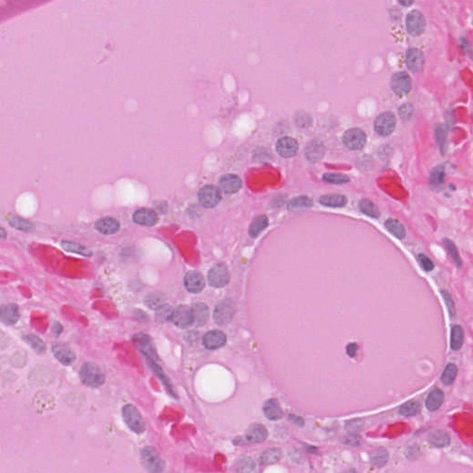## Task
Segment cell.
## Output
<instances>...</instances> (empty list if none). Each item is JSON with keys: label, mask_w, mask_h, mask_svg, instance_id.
<instances>
[{"label": "cell", "mask_w": 473, "mask_h": 473, "mask_svg": "<svg viewBox=\"0 0 473 473\" xmlns=\"http://www.w3.org/2000/svg\"><path fill=\"white\" fill-rule=\"evenodd\" d=\"M80 378L83 384L93 388L103 385L105 381V376L102 369L97 364L93 363L83 364L80 370Z\"/></svg>", "instance_id": "6da1fadb"}, {"label": "cell", "mask_w": 473, "mask_h": 473, "mask_svg": "<svg viewBox=\"0 0 473 473\" xmlns=\"http://www.w3.org/2000/svg\"><path fill=\"white\" fill-rule=\"evenodd\" d=\"M142 462L148 473H162L165 470V463L160 457L157 449L153 446H146L142 451Z\"/></svg>", "instance_id": "7a4b0ae2"}, {"label": "cell", "mask_w": 473, "mask_h": 473, "mask_svg": "<svg viewBox=\"0 0 473 473\" xmlns=\"http://www.w3.org/2000/svg\"><path fill=\"white\" fill-rule=\"evenodd\" d=\"M122 417L126 425L135 433H143L146 429L144 419L132 405H126L122 409Z\"/></svg>", "instance_id": "3957f363"}, {"label": "cell", "mask_w": 473, "mask_h": 473, "mask_svg": "<svg viewBox=\"0 0 473 473\" xmlns=\"http://www.w3.org/2000/svg\"><path fill=\"white\" fill-rule=\"evenodd\" d=\"M397 118L391 112H384L380 114L374 121V130L378 135L386 137L391 135L396 129Z\"/></svg>", "instance_id": "277c9868"}, {"label": "cell", "mask_w": 473, "mask_h": 473, "mask_svg": "<svg viewBox=\"0 0 473 473\" xmlns=\"http://www.w3.org/2000/svg\"><path fill=\"white\" fill-rule=\"evenodd\" d=\"M222 199L219 188L216 186L206 185L198 192L200 204L206 208H213L217 206Z\"/></svg>", "instance_id": "5b68a950"}, {"label": "cell", "mask_w": 473, "mask_h": 473, "mask_svg": "<svg viewBox=\"0 0 473 473\" xmlns=\"http://www.w3.org/2000/svg\"><path fill=\"white\" fill-rule=\"evenodd\" d=\"M235 308L230 299H225L220 302L213 312V320L219 325H225L233 318Z\"/></svg>", "instance_id": "8992f818"}, {"label": "cell", "mask_w": 473, "mask_h": 473, "mask_svg": "<svg viewBox=\"0 0 473 473\" xmlns=\"http://www.w3.org/2000/svg\"><path fill=\"white\" fill-rule=\"evenodd\" d=\"M426 21L423 14L418 10H412L406 18V28L410 35L418 36L425 30Z\"/></svg>", "instance_id": "52a82bcc"}, {"label": "cell", "mask_w": 473, "mask_h": 473, "mask_svg": "<svg viewBox=\"0 0 473 473\" xmlns=\"http://www.w3.org/2000/svg\"><path fill=\"white\" fill-rule=\"evenodd\" d=\"M367 138L364 131L357 128L347 130L343 136L345 146L350 150H360L366 144Z\"/></svg>", "instance_id": "ba28073f"}, {"label": "cell", "mask_w": 473, "mask_h": 473, "mask_svg": "<svg viewBox=\"0 0 473 473\" xmlns=\"http://www.w3.org/2000/svg\"><path fill=\"white\" fill-rule=\"evenodd\" d=\"M208 281L213 288H220L226 286L229 282V274L226 265L218 263L209 271Z\"/></svg>", "instance_id": "9c48e42d"}, {"label": "cell", "mask_w": 473, "mask_h": 473, "mask_svg": "<svg viewBox=\"0 0 473 473\" xmlns=\"http://www.w3.org/2000/svg\"><path fill=\"white\" fill-rule=\"evenodd\" d=\"M170 320L178 327L186 328L193 323V315L192 308L186 305H180L171 313Z\"/></svg>", "instance_id": "30bf717a"}, {"label": "cell", "mask_w": 473, "mask_h": 473, "mask_svg": "<svg viewBox=\"0 0 473 473\" xmlns=\"http://www.w3.org/2000/svg\"><path fill=\"white\" fill-rule=\"evenodd\" d=\"M390 85L397 96H405L412 89V79L406 72H398L392 76Z\"/></svg>", "instance_id": "8fae6325"}, {"label": "cell", "mask_w": 473, "mask_h": 473, "mask_svg": "<svg viewBox=\"0 0 473 473\" xmlns=\"http://www.w3.org/2000/svg\"><path fill=\"white\" fill-rule=\"evenodd\" d=\"M275 150L282 158H293L299 151V144L293 138L283 137L277 141Z\"/></svg>", "instance_id": "7c38bea8"}, {"label": "cell", "mask_w": 473, "mask_h": 473, "mask_svg": "<svg viewBox=\"0 0 473 473\" xmlns=\"http://www.w3.org/2000/svg\"><path fill=\"white\" fill-rule=\"evenodd\" d=\"M52 352L55 359L63 365L69 366L75 362L76 355L74 351L66 344H54L52 346Z\"/></svg>", "instance_id": "4fadbf2b"}, {"label": "cell", "mask_w": 473, "mask_h": 473, "mask_svg": "<svg viewBox=\"0 0 473 473\" xmlns=\"http://www.w3.org/2000/svg\"><path fill=\"white\" fill-rule=\"evenodd\" d=\"M406 63L409 69L413 73L421 71L424 65V55L418 48H411L406 55Z\"/></svg>", "instance_id": "5bb4252c"}, {"label": "cell", "mask_w": 473, "mask_h": 473, "mask_svg": "<svg viewBox=\"0 0 473 473\" xmlns=\"http://www.w3.org/2000/svg\"><path fill=\"white\" fill-rule=\"evenodd\" d=\"M21 317L20 308L15 303H8L0 307V321L6 325H13Z\"/></svg>", "instance_id": "9a60e30c"}, {"label": "cell", "mask_w": 473, "mask_h": 473, "mask_svg": "<svg viewBox=\"0 0 473 473\" xmlns=\"http://www.w3.org/2000/svg\"><path fill=\"white\" fill-rule=\"evenodd\" d=\"M219 187L226 194H233L241 189L242 180L238 175L226 174L220 178Z\"/></svg>", "instance_id": "2e32d148"}, {"label": "cell", "mask_w": 473, "mask_h": 473, "mask_svg": "<svg viewBox=\"0 0 473 473\" xmlns=\"http://www.w3.org/2000/svg\"><path fill=\"white\" fill-rule=\"evenodd\" d=\"M203 343L207 350H217L225 346L226 343V336L219 330L210 331L204 336Z\"/></svg>", "instance_id": "e0dca14e"}, {"label": "cell", "mask_w": 473, "mask_h": 473, "mask_svg": "<svg viewBox=\"0 0 473 473\" xmlns=\"http://www.w3.org/2000/svg\"><path fill=\"white\" fill-rule=\"evenodd\" d=\"M184 285L189 292L194 294L200 293L205 288L204 276L196 271H191L186 274Z\"/></svg>", "instance_id": "ac0fdd59"}, {"label": "cell", "mask_w": 473, "mask_h": 473, "mask_svg": "<svg viewBox=\"0 0 473 473\" xmlns=\"http://www.w3.org/2000/svg\"><path fill=\"white\" fill-rule=\"evenodd\" d=\"M133 220L138 225L153 226L158 222V213L151 209L141 208L133 214Z\"/></svg>", "instance_id": "d6986e66"}, {"label": "cell", "mask_w": 473, "mask_h": 473, "mask_svg": "<svg viewBox=\"0 0 473 473\" xmlns=\"http://www.w3.org/2000/svg\"><path fill=\"white\" fill-rule=\"evenodd\" d=\"M267 430L262 424H253L248 428L245 434V440L250 444H258L267 438Z\"/></svg>", "instance_id": "ffe728a7"}, {"label": "cell", "mask_w": 473, "mask_h": 473, "mask_svg": "<svg viewBox=\"0 0 473 473\" xmlns=\"http://www.w3.org/2000/svg\"><path fill=\"white\" fill-rule=\"evenodd\" d=\"M120 228L119 222L113 217H104L96 223V229L105 235L117 233Z\"/></svg>", "instance_id": "44dd1931"}, {"label": "cell", "mask_w": 473, "mask_h": 473, "mask_svg": "<svg viewBox=\"0 0 473 473\" xmlns=\"http://www.w3.org/2000/svg\"><path fill=\"white\" fill-rule=\"evenodd\" d=\"M263 411L265 417L270 420H278L283 417L281 407L275 398H270L266 400L263 407Z\"/></svg>", "instance_id": "7402d4cb"}, {"label": "cell", "mask_w": 473, "mask_h": 473, "mask_svg": "<svg viewBox=\"0 0 473 473\" xmlns=\"http://www.w3.org/2000/svg\"><path fill=\"white\" fill-rule=\"evenodd\" d=\"M134 344L136 345L139 350H141L146 358H152L155 359L156 352L154 350V346L152 343L150 337L144 334H138L133 337Z\"/></svg>", "instance_id": "603a6c76"}, {"label": "cell", "mask_w": 473, "mask_h": 473, "mask_svg": "<svg viewBox=\"0 0 473 473\" xmlns=\"http://www.w3.org/2000/svg\"><path fill=\"white\" fill-rule=\"evenodd\" d=\"M324 152H325V149H324L323 144L320 141L313 140L307 145L305 155H306V158L309 161L315 163V162H317V161L321 160L323 158Z\"/></svg>", "instance_id": "cb8c5ba5"}, {"label": "cell", "mask_w": 473, "mask_h": 473, "mask_svg": "<svg viewBox=\"0 0 473 473\" xmlns=\"http://www.w3.org/2000/svg\"><path fill=\"white\" fill-rule=\"evenodd\" d=\"M193 321L199 326L206 324L209 318V310L204 303H196L192 306Z\"/></svg>", "instance_id": "d4e9b609"}, {"label": "cell", "mask_w": 473, "mask_h": 473, "mask_svg": "<svg viewBox=\"0 0 473 473\" xmlns=\"http://www.w3.org/2000/svg\"><path fill=\"white\" fill-rule=\"evenodd\" d=\"M444 393L443 391L439 388H435L429 394L428 398L426 399V408L430 412H435L437 411L441 405L444 402Z\"/></svg>", "instance_id": "484cf974"}, {"label": "cell", "mask_w": 473, "mask_h": 473, "mask_svg": "<svg viewBox=\"0 0 473 473\" xmlns=\"http://www.w3.org/2000/svg\"><path fill=\"white\" fill-rule=\"evenodd\" d=\"M8 224L14 228L26 233H32L35 231V224H33L29 220L21 218L20 216H10L8 218Z\"/></svg>", "instance_id": "4316f807"}, {"label": "cell", "mask_w": 473, "mask_h": 473, "mask_svg": "<svg viewBox=\"0 0 473 473\" xmlns=\"http://www.w3.org/2000/svg\"><path fill=\"white\" fill-rule=\"evenodd\" d=\"M319 202L322 206L336 208V207H343L346 206L348 200L343 195L327 194V195L322 196L319 199Z\"/></svg>", "instance_id": "83f0119b"}, {"label": "cell", "mask_w": 473, "mask_h": 473, "mask_svg": "<svg viewBox=\"0 0 473 473\" xmlns=\"http://www.w3.org/2000/svg\"><path fill=\"white\" fill-rule=\"evenodd\" d=\"M281 458L282 452L279 448H271L261 454V464L263 466L274 464L281 460Z\"/></svg>", "instance_id": "f1b7e54d"}, {"label": "cell", "mask_w": 473, "mask_h": 473, "mask_svg": "<svg viewBox=\"0 0 473 473\" xmlns=\"http://www.w3.org/2000/svg\"><path fill=\"white\" fill-rule=\"evenodd\" d=\"M428 442L430 443L431 446L441 448V447H446V446H449L450 438L446 432H442V431H435V432H432L429 435Z\"/></svg>", "instance_id": "f546056e"}, {"label": "cell", "mask_w": 473, "mask_h": 473, "mask_svg": "<svg viewBox=\"0 0 473 473\" xmlns=\"http://www.w3.org/2000/svg\"><path fill=\"white\" fill-rule=\"evenodd\" d=\"M61 247L65 251H67L69 253H72V254H80V255L86 256V257H89L92 255V252L90 251L89 249L81 245L80 243L73 242V241L64 240L61 242Z\"/></svg>", "instance_id": "4dcf8cb0"}, {"label": "cell", "mask_w": 473, "mask_h": 473, "mask_svg": "<svg viewBox=\"0 0 473 473\" xmlns=\"http://www.w3.org/2000/svg\"><path fill=\"white\" fill-rule=\"evenodd\" d=\"M384 226L387 228V230L393 234L395 237H397L399 240L404 239L406 236V229L404 226L396 219H387L384 222Z\"/></svg>", "instance_id": "1f68e13d"}, {"label": "cell", "mask_w": 473, "mask_h": 473, "mask_svg": "<svg viewBox=\"0 0 473 473\" xmlns=\"http://www.w3.org/2000/svg\"><path fill=\"white\" fill-rule=\"evenodd\" d=\"M22 339L26 342V343L32 347L33 350H35L37 353L39 354H43L47 351V346H46V343L42 340L41 338L39 336H35V335H25V336H22Z\"/></svg>", "instance_id": "d6a6232c"}, {"label": "cell", "mask_w": 473, "mask_h": 473, "mask_svg": "<svg viewBox=\"0 0 473 473\" xmlns=\"http://www.w3.org/2000/svg\"><path fill=\"white\" fill-rule=\"evenodd\" d=\"M464 342V333L460 325H454L451 329L450 347L453 350H459Z\"/></svg>", "instance_id": "836d02e7"}, {"label": "cell", "mask_w": 473, "mask_h": 473, "mask_svg": "<svg viewBox=\"0 0 473 473\" xmlns=\"http://www.w3.org/2000/svg\"><path fill=\"white\" fill-rule=\"evenodd\" d=\"M268 226V218L266 215H259L254 218L250 226V234L252 237H256L266 228Z\"/></svg>", "instance_id": "e575fe53"}, {"label": "cell", "mask_w": 473, "mask_h": 473, "mask_svg": "<svg viewBox=\"0 0 473 473\" xmlns=\"http://www.w3.org/2000/svg\"><path fill=\"white\" fill-rule=\"evenodd\" d=\"M420 412V404L419 401H416V400H411V401L405 403L401 406V408L399 410V413L405 417L415 416Z\"/></svg>", "instance_id": "d590c367"}, {"label": "cell", "mask_w": 473, "mask_h": 473, "mask_svg": "<svg viewBox=\"0 0 473 473\" xmlns=\"http://www.w3.org/2000/svg\"><path fill=\"white\" fill-rule=\"evenodd\" d=\"M313 206V200L307 196H300L291 200L288 204V209L291 211L307 209Z\"/></svg>", "instance_id": "8d00e7d4"}, {"label": "cell", "mask_w": 473, "mask_h": 473, "mask_svg": "<svg viewBox=\"0 0 473 473\" xmlns=\"http://www.w3.org/2000/svg\"><path fill=\"white\" fill-rule=\"evenodd\" d=\"M370 461L373 466L382 468L388 461V453L384 449L375 450V451L370 453Z\"/></svg>", "instance_id": "74e56055"}, {"label": "cell", "mask_w": 473, "mask_h": 473, "mask_svg": "<svg viewBox=\"0 0 473 473\" xmlns=\"http://www.w3.org/2000/svg\"><path fill=\"white\" fill-rule=\"evenodd\" d=\"M359 207H360V210L368 216L373 217V218H378L380 216V212L377 207L369 200H362L359 204Z\"/></svg>", "instance_id": "f35d334b"}, {"label": "cell", "mask_w": 473, "mask_h": 473, "mask_svg": "<svg viewBox=\"0 0 473 473\" xmlns=\"http://www.w3.org/2000/svg\"><path fill=\"white\" fill-rule=\"evenodd\" d=\"M458 374V367L455 364H448L443 371V374L441 376V381L445 385H449L452 384L455 381Z\"/></svg>", "instance_id": "ab89813d"}, {"label": "cell", "mask_w": 473, "mask_h": 473, "mask_svg": "<svg viewBox=\"0 0 473 473\" xmlns=\"http://www.w3.org/2000/svg\"><path fill=\"white\" fill-rule=\"evenodd\" d=\"M255 468L254 460L249 457H243L237 462V471L239 473H251Z\"/></svg>", "instance_id": "60d3db41"}, {"label": "cell", "mask_w": 473, "mask_h": 473, "mask_svg": "<svg viewBox=\"0 0 473 473\" xmlns=\"http://www.w3.org/2000/svg\"><path fill=\"white\" fill-rule=\"evenodd\" d=\"M322 179L326 182L333 184H344L350 181V178L342 174H335V173H326L322 176Z\"/></svg>", "instance_id": "b9f144b4"}, {"label": "cell", "mask_w": 473, "mask_h": 473, "mask_svg": "<svg viewBox=\"0 0 473 473\" xmlns=\"http://www.w3.org/2000/svg\"><path fill=\"white\" fill-rule=\"evenodd\" d=\"M444 243L446 244V247L448 249L449 253L451 254V257H452L453 261L455 262V263L457 264L458 267H461L462 266V260L460 258V254H459V251H458V248L457 246L454 244L452 240H448V239H444L443 240Z\"/></svg>", "instance_id": "7bdbcfd3"}, {"label": "cell", "mask_w": 473, "mask_h": 473, "mask_svg": "<svg viewBox=\"0 0 473 473\" xmlns=\"http://www.w3.org/2000/svg\"><path fill=\"white\" fill-rule=\"evenodd\" d=\"M444 177H445V172H444L443 166H437L432 171L431 178H430V183L434 186L441 185L444 182Z\"/></svg>", "instance_id": "ee69618b"}, {"label": "cell", "mask_w": 473, "mask_h": 473, "mask_svg": "<svg viewBox=\"0 0 473 473\" xmlns=\"http://www.w3.org/2000/svg\"><path fill=\"white\" fill-rule=\"evenodd\" d=\"M414 113H415V109H414L413 105H412L411 104H406V105H401L400 108L398 110L399 116L401 117L402 119H404V120L412 119L413 116H414Z\"/></svg>", "instance_id": "f6af8a7d"}, {"label": "cell", "mask_w": 473, "mask_h": 473, "mask_svg": "<svg viewBox=\"0 0 473 473\" xmlns=\"http://www.w3.org/2000/svg\"><path fill=\"white\" fill-rule=\"evenodd\" d=\"M442 296H443V298H444V301H445V303H446V309H447L449 315H450L451 317H454L455 315H456V307H455V303L453 302L452 297L448 293V291H446V290H443V291H442Z\"/></svg>", "instance_id": "bcb514c9"}, {"label": "cell", "mask_w": 473, "mask_h": 473, "mask_svg": "<svg viewBox=\"0 0 473 473\" xmlns=\"http://www.w3.org/2000/svg\"><path fill=\"white\" fill-rule=\"evenodd\" d=\"M296 122L301 128H307L313 123V119L307 114L300 113V114H298V116L296 117Z\"/></svg>", "instance_id": "7dc6e473"}, {"label": "cell", "mask_w": 473, "mask_h": 473, "mask_svg": "<svg viewBox=\"0 0 473 473\" xmlns=\"http://www.w3.org/2000/svg\"><path fill=\"white\" fill-rule=\"evenodd\" d=\"M418 260L420 263V265L425 270L426 272L432 271L434 267L432 261L430 260L424 254H419Z\"/></svg>", "instance_id": "c3c4849f"}, {"label": "cell", "mask_w": 473, "mask_h": 473, "mask_svg": "<svg viewBox=\"0 0 473 473\" xmlns=\"http://www.w3.org/2000/svg\"><path fill=\"white\" fill-rule=\"evenodd\" d=\"M435 135H436V138H437V141H438L439 144H440V147L443 149L445 147V144H446V132L445 129L443 127H438L436 130H435Z\"/></svg>", "instance_id": "681fc988"}, {"label": "cell", "mask_w": 473, "mask_h": 473, "mask_svg": "<svg viewBox=\"0 0 473 473\" xmlns=\"http://www.w3.org/2000/svg\"><path fill=\"white\" fill-rule=\"evenodd\" d=\"M360 441H361V437H360L358 434H355V433H352V434H350V435H348V436H346V438H345V443H346L347 445H350V446H359Z\"/></svg>", "instance_id": "f907efd6"}, {"label": "cell", "mask_w": 473, "mask_h": 473, "mask_svg": "<svg viewBox=\"0 0 473 473\" xmlns=\"http://www.w3.org/2000/svg\"><path fill=\"white\" fill-rule=\"evenodd\" d=\"M52 334L55 336H58L61 335L62 332H63V326H62L61 323L60 322H56V321H54L52 322Z\"/></svg>", "instance_id": "816d5d0a"}, {"label": "cell", "mask_w": 473, "mask_h": 473, "mask_svg": "<svg viewBox=\"0 0 473 473\" xmlns=\"http://www.w3.org/2000/svg\"><path fill=\"white\" fill-rule=\"evenodd\" d=\"M288 418L290 419V420L293 421L297 425L302 426L304 424V420H303L302 418H300V417H297V416H294V415H289Z\"/></svg>", "instance_id": "f5cc1de1"}, {"label": "cell", "mask_w": 473, "mask_h": 473, "mask_svg": "<svg viewBox=\"0 0 473 473\" xmlns=\"http://www.w3.org/2000/svg\"><path fill=\"white\" fill-rule=\"evenodd\" d=\"M357 350L356 345H354V344H352V345H350V346H349V347H348V353L350 354V356L353 357L354 356V353L356 352V351H355V350Z\"/></svg>", "instance_id": "db71d44e"}, {"label": "cell", "mask_w": 473, "mask_h": 473, "mask_svg": "<svg viewBox=\"0 0 473 473\" xmlns=\"http://www.w3.org/2000/svg\"><path fill=\"white\" fill-rule=\"evenodd\" d=\"M7 237V231L3 227L0 226V240H6Z\"/></svg>", "instance_id": "11a10c76"}, {"label": "cell", "mask_w": 473, "mask_h": 473, "mask_svg": "<svg viewBox=\"0 0 473 473\" xmlns=\"http://www.w3.org/2000/svg\"><path fill=\"white\" fill-rule=\"evenodd\" d=\"M398 3L402 6H404V7H408V6H411L413 2L412 1H402V0H400V1H398Z\"/></svg>", "instance_id": "9f6ffc18"}, {"label": "cell", "mask_w": 473, "mask_h": 473, "mask_svg": "<svg viewBox=\"0 0 473 473\" xmlns=\"http://www.w3.org/2000/svg\"><path fill=\"white\" fill-rule=\"evenodd\" d=\"M346 473H358V472H357L356 470H353V469H351V470L348 471V472H347Z\"/></svg>", "instance_id": "6f0895ef"}]
</instances>
